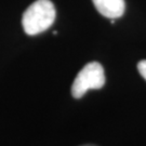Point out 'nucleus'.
Here are the masks:
<instances>
[{
	"label": "nucleus",
	"instance_id": "f257e3e1",
	"mask_svg": "<svg viewBox=\"0 0 146 146\" xmlns=\"http://www.w3.org/2000/svg\"><path fill=\"white\" fill-rule=\"evenodd\" d=\"M56 11L50 0H37L27 8L23 17L22 25L24 31L29 36L41 34L52 26L55 21Z\"/></svg>",
	"mask_w": 146,
	"mask_h": 146
},
{
	"label": "nucleus",
	"instance_id": "f03ea898",
	"mask_svg": "<svg viewBox=\"0 0 146 146\" xmlns=\"http://www.w3.org/2000/svg\"><path fill=\"white\" fill-rule=\"evenodd\" d=\"M105 84V73L103 66L98 62L88 63L75 78L72 84V95L81 99L89 90L102 89Z\"/></svg>",
	"mask_w": 146,
	"mask_h": 146
},
{
	"label": "nucleus",
	"instance_id": "7ed1b4c3",
	"mask_svg": "<svg viewBox=\"0 0 146 146\" xmlns=\"http://www.w3.org/2000/svg\"><path fill=\"white\" fill-rule=\"evenodd\" d=\"M94 7L103 16L116 20L123 15L125 10V0H92Z\"/></svg>",
	"mask_w": 146,
	"mask_h": 146
},
{
	"label": "nucleus",
	"instance_id": "20e7f679",
	"mask_svg": "<svg viewBox=\"0 0 146 146\" xmlns=\"http://www.w3.org/2000/svg\"><path fill=\"white\" fill-rule=\"evenodd\" d=\"M137 70L143 78L146 80V60H143L137 64Z\"/></svg>",
	"mask_w": 146,
	"mask_h": 146
},
{
	"label": "nucleus",
	"instance_id": "39448f33",
	"mask_svg": "<svg viewBox=\"0 0 146 146\" xmlns=\"http://www.w3.org/2000/svg\"><path fill=\"white\" fill-rule=\"evenodd\" d=\"M81 146H96V145H94V144H84V145H81Z\"/></svg>",
	"mask_w": 146,
	"mask_h": 146
}]
</instances>
